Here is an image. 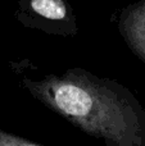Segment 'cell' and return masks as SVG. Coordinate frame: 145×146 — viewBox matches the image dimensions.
Listing matches in <instances>:
<instances>
[{
    "mask_svg": "<svg viewBox=\"0 0 145 146\" xmlns=\"http://www.w3.org/2000/svg\"><path fill=\"white\" fill-rule=\"evenodd\" d=\"M37 101L105 146H145V109L117 81L84 68L22 78Z\"/></svg>",
    "mask_w": 145,
    "mask_h": 146,
    "instance_id": "obj_1",
    "label": "cell"
},
{
    "mask_svg": "<svg viewBox=\"0 0 145 146\" xmlns=\"http://www.w3.org/2000/svg\"><path fill=\"white\" fill-rule=\"evenodd\" d=\"M14 17L22 26L48 35L71 37L78 32L67 0H17Z\"/></svg>",
    "mask_w": 145,
    "mask_h": 146,
    "instance_id": "obj_2",
    "label": "cell"
},
{
    "mask_svg": "<svg viewBox=\"0 0 145 146\" xmlns=\"http://www.w3.org/2000/svg\"><path fill=\"white\" fill-rule=\"evenodd\" d=\"M117 28L130 50L145 63V0L131 3L121 10Z\"/></svg>",
    "mask_w": 145,
    "mask_h": 146,
    "instance_id": "obj_3",
    "label": "cell"
},
{
    "mask_svg": "<svg viewBox=\"0 0 145 146\" xmlns=\"http://www.w3.org/2000/svg\"><path fill=\"white\" fill-rule=\"evenodd\" d=\"M0 146H41V145H37L32 141L23 139V137L15 136L13 133L0 129Z\"/></svg>",
    "mask_w": 145,
    "mask_h": 146,
    "instance_id": "obj_4",
    "label": "cell"
}]
</instances>
